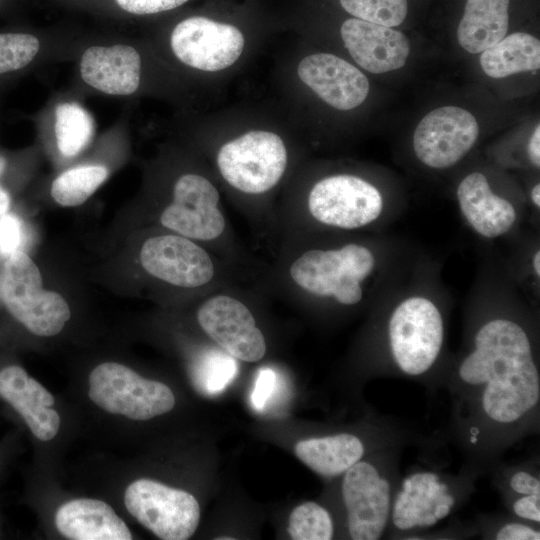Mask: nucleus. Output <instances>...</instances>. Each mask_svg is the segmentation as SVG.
Segmentation results:
<instances>
[{"label": "nucleus", "instance_id": "nucleus-7", "mask_svg": "<svg viewBox=\"0 0 540 540\" xmlns=\"http://www.w3.org/2000/svg\"><path fill=\"white\" fill-rule=\"evenodd\" d=\"M88 395L106 412L139 421L168 413L175 405L174 394L166 384L145 379L115 362L102 363L92 370Z\"/></svg>", "mask_w": 540, "mask_h": 540}, {"label": "nucleus", "instance_id": "nucleus-10", "mask_svg": "<svg viewBox=\"0 0 540 540\" xmlns=\"http://www.w3.org/2000/svg\"><path fill=\"white\" fill-rule=\"evenodd\" d=\"M124 503L141 525L163 540H186L199 524L200 507L192 494L154 480L132 482Z\"/></svg>", "mask_w": 540, "mask_h": 540}, {"label": "nucleus", "instance_id": "nucleus-39", "mask_svg": "<svg viewBox=\"0 0 540 540\" xmlns=\"http://www.w3.org/2000/svg\"><path fill=\"white\" fill-rule=\"evenodd\" d=\"M437 503H444V504H447L449 505L450 507L453 506V504L455 503V500L452 496L450 495H447L445 493H440L437 495V497L434 499L433 501V506Z\"/></svg>", "mask_w": 540, "mask_h": 540}, {"label": "nucleus", "instance_id": "nucleus-27", "mask_svg": "<svg viewBox=\"0 0 540 540\" xmlns=\"http://www.w3.org/2000/svg\"><path fill=\"white\" fill-rule=\"evenodd\" d=\"M237 359L218 347L202 352L191 366L195 389L207 396L222 392L238 374Z\"/></svg>", "mask_w": 540, "mask_h": 540}, {"label": "nucleus", "instance_id": "nucleus-36", "mask_svg": "<svg viewBox=\"0 0 540 540\" xmlns=\"http://www.w3.org/2000/svg\"><path fill=\"white\" fill-rule=\"evenodd\" d=\"M25 0H0V18L17 20L23 13Z\"/></svg>", "mask_w": 540, "mask_h": 540}, {"label": "nucleus", "instance_id": "nucleus-42", "mask_svg": "<svg viewBox=\"0 0 540 540\" xmlns=\"http://www.w3.org/2000/svg\"><path fill=\"white\" fill-rule=\"evenodd\" d=\"M531 197H532V201L533 203L539 207L540 206V185L539 184H536L532 191H531Z\"/></svg>", "mask_w": 540, "mask_h": 540}, {"label": "nucleus", "instance_id": "nucleus-46", "mask_svg": "<svg viewBox=\"0 0 540 540\" xmlns=\"http://www.w3.org/2000/svg\"><path fill=\"white\" fill-rule=\"evenodd\" d=\"M471 442L476 443V437H472Z\"/></svg>", "mask_w": 540, "mask_h": 540}, {"label": "nucleus", "instance_id": "nucleus-3", "mask_svg": "<svg viewBox=\"0 0 540 540\" xmlns=\"http://www.w3.org/2000/svg\"><path fill=\"white\" fill-rule=\"evenodd\" d=\"M159 222L173 233L205 245L237 267L246 262L221 206L218 189L199 173H182L174 180L170 202L161 211Z\"/></svg>", "mask_w": 540, "mask_h": 540}, {"label": "nucleus", "instance_id": "nucleus-14", "mask_svg": "<svg viewBox=\"0 0 540 540\" xmlns=\"http://www.w3.org/2000/svg\"><path fill=\"white\" fill-rule=\"evenodd\" d=\"M479 135L475 117L456 106L436 108L425 115L413 135L417 158L426 166L445 169L459 162Z\"/></svg>", "mask_w": 540, "mask_h": 540}, {"label": "nucleus", "instance_id": "nucleus-21", "mask_svg": "<svg viewBox=\"0 0 540 540\" xmlns=\"http://www.w3.org/2000/svg\"><path fill=\"white\" fill-rule=\"evenodd\" d=\"M457 198L466 220L484 237L494 238L508 232L515 221L512 204L492 192L482 173L466 176L458 186Z\"/></svg>", "mask_w": 540, "mask_h": 540}, {"label": "nucleus", "instance_id": "nucleus-4", "mask_svg": "<svg viewBox=\"0 0 540 540\" xmlns=\"http://www.w3.org/2000/svg\"><path fill=\"white\" fill-rule=\"evenodd\" d=\"M139 259L153 278L190 290L233 286L239 270L205 245L173 232L147 238Z\"/></svg>", "mask_w": 540, "mask_h": 540}, {"label": "nucleus", "instance_id": "nucleus-2", "mask_svg": "<svg viewBox=\"0 0 540 540\" xmlns=\"http://www.w3.org/2000/svg\"><path fill=\"white\" fill-rule=\"evenodd\" d=\"M283 248L275 279L285 293L333 298L346 306L362 300L361 283L375 265L373 254L365 246L349 243L339 248L301 251Z\"/></svg>", "mask_w": 540, "mask_h": 540}, {"label": "nucleus", "instance_id": "nucleus-45", "mask_svg": "<svg viewBox=\"0 0 540 540\" xmlns=\"http://www.w3.org/2000/svg\"><path fill=\"white\" fill-rule=\"evenodd\" d=\"M471 431H473V434L476 435L478 430L476 428H473L471 429Z\"/></svg>", "mask_w": 540, "mask_h": 540}, {"label": "nucleus", "instance_id": "nucleus-35", "mask_svg": "<svg viewBox=\"0 0 540 540\" xmlns=\"http://www.w3.org/2000/svg\"><path fill=\"white\" fill-rule=\"evenodd\" d=\"M8 166L9 158L5 154L0 153V216L8 212L11 204L10 192L3 184Z\"/></svg>", "mask_w": 540, "mask_h": 540}, {"label": "nucleus", "instance_id": "nucleus-20", "mask_svg": "<svg viewBox=\"0 0 540 540\" xmlns=\"http://www.w3.org/2000/svg\"><path fill=\"white\" fill-rule=\"evenodd\" d=\"M57 530L73 540H130L131 532L112 507L97 499L64 503L55 515Z\"/></svg>", "mask_w": 540, "mask_h": 540}, {"label": "nucleus", "instance_id": "nucleus-17", "mask_svg": "<svg viewBox=\"0 0 540 540\" xmlns=\"http://www.w3.org/2000/svg\"><path fill=\"white\" fill-rule=\"evenodd\" d=\"M340 33L354 61L374 74L403 67L410 54L408 38L392 27L350 18L343 22Z\"/></svg>", "mask_w": 540, "mask_h": 540}, {"label": "nucleus", "instance_id": "nucleus-12", "mask_svg": "<svg viewBox=\"0 0 540 540\" xmlns=\"http://www.w3.org/2000/svg\"><path fill=\"white\" fill-rule=\"evenodd\" d=\"M393 357L402 371L420 375L435 362L443 341V322L437 307L423 297L403 301L389 321Z\"/></svg>", "mask_w": 540, "mask_h": 540}, {"label": "nucleus", "instance_id": "nucleus-28", "mask_svg": "<svg viewBox=\"0 0 540 540\" xmlns=\"http://www.w3.org/2000/svg\"><path fill=\"white\" fill-rule=\"evenodd\" d=\"M287 532L294 540H329L333 536V523L325 508L305 502L291 512Z\"/></svg>", "mask_w": 540, "mask_h": 540}, {"label": "nucleus", "instance_id": "nucleus-16", "mask_svg": "<svg viewBox=\"0 0 540 540\" xmlns=\"http://www.w3.org/2000/svg\"><path fill=\"white\" fill-rule=\"evenodd\" d=\"M298 75L324 102L338 110L356 108L369 93L367 77L333 54L316 53L303 58Z\"/></svg>", "mask_w": 540, "mask_h": 540}, {"label": "nucleus", "instance_id": "nucleus-5", "mask_svg": "<svg viewBox=\"0 0 540 540\" xmlns=\"http://www.w3.org/2000/svg\"><path fill=\"white\" fill-rule=\"evenodd\" d=\"M1 293L8 312L37 336L58 334L70 318L66 300L55 291L43 289L38 267L22 250L6 257Z\"/></svg>", "mask_w": 540, "mask_h": 540}, {"label": "nucleus", "instance_id": "nucleus-23", "mask_svg": "<svg viewBox=\"0 0 540 540\" xmlns=\"http://www.w3.org/2000/svg\"><path fill=\"white\" fill-rule=\"evenodd\" d=\"M296 456L316 473L333 477L345 473L364 453L359 438L341 433L299 441L294 448Z\"/></svg>", "mask_w": 540, "mask_h": 540}, {"label": "nucleus", "instance_id": "nucleus-33", "mask_svg": "<svg viewBox=\"0 0 540 540\" xmlns=\"http://www.w3.org/2000/svg\"><path fill=\"white\" fill-rule=\"evenodd\" d=\"M540 495L529 494L518 499L514 505V512L521 518L540 521Z\"/></svg>", "mask_w": 540, "mask_h": 540}, {"label": "nucleus", "instance_id": "nucleus-31", "mask_svg": "<svg viewBox=\"0 0 540 540\" xmlns=\"http://www.w3.org/2000/svg\"><path fill=\"white\" fill-rule=\"evenodd\" d=\"M277 375L270 368L260 369L251 394V402L255 409L262 410L276 390Z\"/></svg>", "mask_w": 540, "mask_h": 540}, {"label": "nucleus", "instance_id": "nucleus-32", "mask_svg": "<svg viewBox=\"0 0 540 540\" xmlns=\"http://www.w3.org/2000/svg\"><path fill=\"white\" fill-rule=\"evenodd\" d=\"M498 540H539L540 534L538 531L530 527L519 524L510 523L503 526L497 533Z\"/></svg>", "mask_w": 540, "mask_h": 540}, {"label": "nucleus", "instance_id": "nucleus-13", "mask_svg": "<svg viewBox=\"0 0 540 540\" xmlns=\"http://www.w3.org/2000/svg\"><path fill=\"white\" fill-rule=\"evenodd\" d=\"M168 45L173 57L182 65L215 72L238 60L244 48V36L231 24L190 16L171 28Z\"/></svg>", "mask_w": 540, "mask_h": 540}, {"label": "nucleus", "instance_id": "nucleus-19", "mask_svg": "<svg viewBox=\"0 0 540 540\" xmlns=\"http://www.w3.org/2000/svg\"><path fill=\"white\" fill-rule=\"evenodd\" d=\"M0 398L20 415L37 439L48 441L58 433L60 416L52 408L53 395L21 366L0 369Z\"/></svg>", "mask_w": 540, "mask_h": 540}, {"label": "nucleus", "instance_id": "nucleus-15", "mask_svg": "<svg viewBox=\"0 0 540 540\" xmlns=\"http://www.w3.org/2000/svg\"><path fill=\"white\" fill-rule=\"evenodd\" d=\"M342 495L354 540L379 539L390 509V484L368 462L358 461L344 475Z\"/></svg>", "mask_w": 540, "mask_h": 540}, {"label": "nucleus", "instance_id": "nucleus-30", "mask_svg": "<svg viewBox=\"0 0 540 540\" xmlns=\"http://www.w3.org/2000/svg\"><path fill=\"white\" fill-rule=\"evenodd\" d=\"M25 241V229L19 217L13 213L0 216V255L8 257L21 250Z\"/></svg>", "mask_w": 540, "mask_h": 540}, {"label": "nucleus", "instance_id": "nucleus-8", "mask_svg": "<svg viewBox=\"0 0 540 540\" xmlns=\"http://www.w3.org/2000/svg\"><path fill=\"white\" fill-rule=\"evenodd\" d=\"M196 311L203 332L237 360L257 362L264 358L267 343L254 314L233 286L211 291Z\"/></svg>", "mask_w": 540, "mask_h": 540}, {"label": "nucleus", "instance_id": "nucleus-18", "mask_svg": "<svg viewBox=\"0 0 540 540\" xmlns=\"http://www.w3.org/2000/svg\"><path fill=\"white\" fill-rule=\"evenodd\" d=\"M39 134L48 139L59 157L80 155L93 141L96 122L90 111L75 97L61 94L50 99L34 116Z\"/></svg>", "mask_w": 540, "mask_h": 540}, {"label": "nucleus", "instance_id": "nucleus-9", "mask_svg": "<svg viewBox=\"0 0 540 540\" xmlns=\"http://www.w3.org/2000/svg\"><path fill=\"white\" fill-rule=\"evenodd\" d=\"M86 33L65 25L37 28L15 24L0 28V86L48 62L73 60Z\"/></svg>", "mask_w": 540, "mask_h": 540}, {"label": "nucleus", "instance_id": "nucleus-6", "mask_svg": "<svg viewBox=\"0 0 540 540\" xmlns=\"http://www.w3.org/2000/svg\"><path fill=\"white\" fill-rule=\"evenodd\" d=\"M216 165L232 189L248 197H260L283 178L288 152L279 135L255 130L224 143L217 152Z\"/></svg>", "mask_w": 540, "mask_h": 540}, {"label": "nucleus", "instance_id": "nucleus-11", "mask_svg": "<svg viewBox=\"0 0 540 540\" xmlns=\"http://www.w3.org/2000/svg\"><path fill=\"white\" fill-rule=\"evenodd\" d=\"M379 190L350 174H337L316 182L306 199L311 220L332 228L353 230L376 220L382 212Z\"/></svg>", "mask_w": 540, "mask_h": 540}, {"label": "nucleus", "instance_id": "nucleus-24", "mask_svg": "<svg viewBox=\"0 0 540 540\" xmlns=\"http://www.w3.org/2000/svg\"><path fill=\"white\" fill-rule=\"evenodd\" d=\"M480 65L491 78L538 70L540 41L528 33H512L481 52Z\"/></svg>", "mask_w": 540, "mask_h": 540}, {"label": "nucleus", "instance_id": "nucleus-26", "mask_svg": "<svg viewBox=\"0 0 540 540\" xmlns=\"http://www.w3.org/2000/svg\"><path fill=\"white\" fill-rule=\"evenodd\" d=\"M109 173L108 167L99 163L70 167L52 181L51 196L59 205L78 206L107 180Z\"/></svg>", "mask_w": 540, "mask_h": 540}, {"label": "nucleus", "instance_id": "nucleus-43", "mask_svg": "<svg viewBox=\"0 0 540 540\" xmlns=\"http://www.w3.org/2000/svg\"><path fill=\"white\" fill-rule=\"evenodd\" d=\"M533 268L535 273L540 275V252L537 251L533 257Z\"/></svg>", "mask_w": 540, "mask_h": 540}, {"label": "nucleus", "instance_id": "nucleus-34", "mask_svg": "<svg viewBox=\"0 0 540 540\" xmlns=\"http://www.w3.org/2000/svg\"><path fill=\"white\" fill-rule=\"evenodd\" d=\"M510 486L514 491L519 494L540 495L539 480L524 471L517 472L513 475L510 480Z\"/></svg>", "mask_w": 540, "mask_h": 540}, {"label": "nucleus", "instance_id": "nucleus-37", "mask_svg": "<svg viewBox=\"0 0 540 540\" xmlns=\"http://www.w3.org/2000/svg\"><path fill=\"white\" fill-rule=\"evenodd\" d=\"M528 156L536 167L540 166V125H537L528 144Z\"/></svg>", "mask_w": 540, "mask_h": 540}, {"label": "nucleus", "instance_id": "nucleus-25", "mask_svg": "<svg viewBox=\"0 0 540 540\" xmlns=\"http://www.w3.org/2000/svg\"><path fill=\"white\" fill-rule=\"evenodd\" d=\"M67 11L82 13L114 23L126 24L138 19L175 10L189 0H42Z\"/></svg>", "mask_w": 540, "mask_h": 540}, {"label": "nucleus", "instance_id": "nucleus-44", "mask_svg": "<svg viewBox=\"0 0 540 540\" xmlns=\"http://www.w3.org/2000/svg\"><path fill=\"white\" fill-rule=\"evenodd\" d=\"M403 490L409 494L413 493V482L410 480V478H406L403 481Z\"/></svg>", "mask_w": 540, "mask_h": 540}, {"label": "nucleus", "instance_id": "nucleus-22", "mask_svg": "<svg viewBox=\"0 0 540 540\" xmlns=\"http://www.w3.org/2000/svg\"><path fill=\"white\" fill-rule=\"evenodd\" d=\"M510 0H467L457 28L460 46L477 54L505 37Z\"/></svg>", "mask_w": 540, "mask_h": 540}, {"label": "nucleus", "instance_id": "nucleus-41", "mask_svg": "<svg viewBox=\"0 0 540 540\" xmlns=\"http://www.w3.org/2000/svg\"><path fill=\"white\" fill-rule=\"evenodd\" d=\"M437 521H438V519L434 516L432 511L423 513V524H424V526H432Z\"/></svg>", "mask_w": 540, "mask_h": 540}, {"label": "nucleus", "instance_id": "nucleus-29", "mask_svg": "<svg viewBox=\"0 0 540 540\" xmlns=\"http://www.w3.org/2000/svg\"><path fill=\"white\" fill-rule=\"evenodd\" d=\"M355 18L386 27L400 25L406 18L407 0H340Z\"/></svg>", "mask_w": 540, "mask_h": 540}, {"label": "nucleus", "instance_id": "nucleus-38", "mask_svg": "<svg viewBox=\"0 0 540 540\" xmlns=\"http://www.w3.org/2000/svg\"><path fill=\"white\" fill-rule=\"evenodd\" d=\"M433 514L434 516L440 520V519H443L445 518L449 512H450V506L447 505V504H444V503H437L434 505V508H433Z\"/></svg>", "mask_w": 540, "mask_h": 540}, {"label": "nucleus", "instance_id": "nucleus-40", "mask_svg": "<svg viewBox=\"0 0 540 540\" xmlns=\"http://www.w3.org/2000/svg\"><path fill=\"white\" fill-rule=\"evenodd\" d=\"M439 477L435 473H421L419 481L427 485L429 482L438 481Z\"/></svg>", "mask_w": 540, "mask_h": 540}, {"label": "nucleus", "instance_id": "nucleus-1", "mask_svg": "<svg viewBox=\"0 0 540 540\" xmlns=\"http://www.w3.org/2000/svg\"><path fill=\"white\" fill-rule=\"evenodd\" d=\"M475 344L465 359L485 366L490 374L482 400L486 414L512 409L522 416L534 407L540 380L525 331L512 321L492 320L480 328Z\"/></svg>", "mask_w": 540, "mask_h": 540}]
</instances>
